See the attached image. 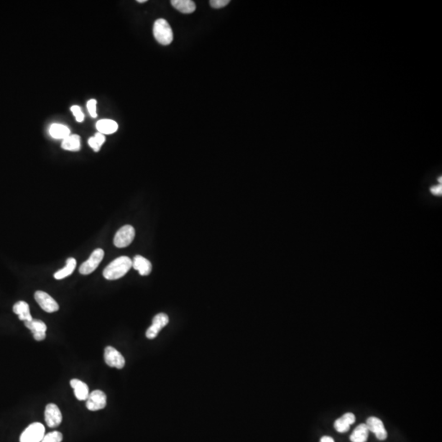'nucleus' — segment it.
Masks as SVG:
<instances>
[{"instance_id": "obj_26", "label": "nucleus", "mask_w": 442, "mask_h": 442, "mask_svg": "<svg viewBox=\"0 0 442 442\" xmlns=\"http://www.w3.org/2000/svg\"><path fill=\"white\" fill-rule=\"evenodd\" d=\"M96 105H97V101H96V100L95 99H91L90 100V101H88V111H89V113H90L91 116L94 118L97 117V113H96Z\"/></svg>"}, {"instance_id": "obj_23", "label": "nucleus", "mask_w": 442, "mask_h": 442, "mask_svg": "<svg viewBox=\"0 0 442 442\" xmlns=\"http://www.w3.org/2000/svg\"><path fill=\"white\" fill-rule=\"evenodd\" d=\"M63 439V436L61 432L58 431L49 432L48 434L44 435V438L41 442H61Z\"/></svg>"}, {"instance_id": "obj_27", "label": "nucleus", "mask_w": 442, "mask_h": 442, "mask_svg": "<svg viewBox=\"0 0 442 442\" xmlns=\"http://www.w3.org/2000/svg\"><path fill=\"white\" fill-rule=\"evenodd\" d=\"M88 143H89V144H90V147L92 148L94 151H99L100 148H101V147L98 145V143L96 142V140H95V138H94V137H91V138H90V139L88 140Z\"/></svg>"}, {"instance_id": "obj_3", "label": "nucleus", "mask_w": 442, "mask_h": 442, "mask_svg": "<svg viewBox=\"0 0 442 442\" xmlns=\"http://www.w3.org/2000/svg\"><path fill=\"white\" fill-rule=\"evenodd\" d=\"M45 435V427L40 423H33L26 427L20 437V442H41Z\"/></svg>"}, {"instance_id": "obj_21", "label": "nucleus", "mask_w": 442, "mask_h": 442, "mask_svg": "<svg viewBox=\"0 0 442 442\" xmlns=\"http://www.w3.org/2000/svg\"><path fill=\"white\" fill-rule=\"evenodd\" d=\"M76 267H77L76 259L72 258V257L68 258L67 260V264H66L64 268L61 269L60 270L57 271L56 273H54V278L58 279V280L65 279V278H67V277L70 276L71 274H72V273L76 269Z\"/></svg>"}, {"instance_id": "obj_6", "label": "nucleus", "mask_w": 442, "mask_h": 442, "mask_svg": "<svg viewBox=\"0 0 442 442\" xmlns=\"http://www.w3.org/2000/svg\"><path fill=\"white\" fill-rule=\"evenodd\" d=\"M107 405V396L100 390L90 392L86 400V407L90 411H97L104 409Z\"/></svg>"}, {"instance_id": "obj_29", "label": "nucleus", "mask_w": 442, "mask_h": 442, "mask_svg": "<svg viewBox=\"0 0 442 442\" xmlns=\"http://www.w3.org/2000/svg\"><path fill=\"white\" fill-rule=\"evenodd\" d=\"M431 192L435 195H442V185H437V186L432 187V189H431Z\"/></svg>"}, {"instance_id": "obj_13", "label": "nucleus", "mask_w": 442, "mask_h": 442, "mask_svg": "<svg viewBox=\"0 0 442 442\" xmlns=\"http://www.w3.org/2000/svg\"><path fill=\"white\" fill-rule=\"evenodd\" d=\"M132 267L136 270H138V273L142 276L149 275L153 269L151 262L148 259L139 256V255L135 256V258L132 261Z\"/></svg>"}, {"instance_id": "obj_2", "label": "nucleus", "mask_w": 442, "mask_h": 442, "mask_svg": "<svg viewBox=\"0 0 442 442\" xmlns=\"http://www.w3.org/2000/svg\"><path fill=\"white\" fill-rule=\"evenodd\" d=\"M154 35L156 41L162 45H168L173 41V31L167 20L160 18L155 21Z\"/></svg>"}, {"instance_id": "obj_24", "label": "nucleus", "mask_w": 442, "mask_h": 442, "mask_svg": "<svg viewBox=\"0 0 442 442\" xmlns=\"http://www.w3.org/2000/svg\"><path fill=\"white\" fill-rule=\"evenodd\" d=\"M71 111L78 122H82L84 120L85 115H84V113H82L81 109L79 106H72Z\"/></svg>"}, {"instance_id": "obj_9", "label": "nucleus", "mask_w": 442, "mask_h": 442, "mask_svg": "<svg viewBox=\"0 0 442 442\" xmlns=\"http://www.w3.org/2000/svg\"><path fill=\"white\" fill-rule=\"evenodd\" d=\"M169 323V317L167 314L160 313L156 314L153 320V324L146 332V337L149 339H154L157 337L159 332Z\"/></svg>"}, {"instance_id": "obj_28", "label": "nucleus", "mask_w": 442, "mask_h": 442, "mask_svg": "<svg viewBox=\"0 0 442 442\" xmlns=\"http://www.w3.org/2000/svg\"><path fill=\"white\" fill-rule=\"evenodd\" d=\"M94 138H95V140L98 143V145L100 147H102V144L104 143L105 140H106V138H105L104 135H102L101 133H97L94 136Z\"/></svg>"}, {"instance_id": "obj_25", "label": "nucleus", "mask_w": 442, "mask_h": 442, "mask_svg": "<svg viewBox=\"0 0 442 442\" xmlns=\"http://www.w3.org/2000/svg\"><path fill=\"white\" fill-rule=\"evenodd\" d=\"M230 3V0H211V1H210V4H211V6L213 8H216V9L224 8V7L227 6Z\"/></svg>"}, {"instance_id": "obj_14", "label": "nucleus", "mask_w": 442, "mask_h": 442, "mask_svg": "<svg viewBox=\"0 0 442 442\" xmlns=\"http://www.w3.org/2000/svg\"><path fill=\"white\" fill-rule=\"evenodd\" d=\"M71 386L74 389L75 396L79 401H86L90 395V389L87 384L79 379H72L70 382Z\"/></svg>"}, {"instance_id": "obj_32", "label": "nucleus", "mask_w": 442, "mask_h": 442, "mask_svg": "<svg viewBox=\"0 0 442 442\" xmlns=\"http://www.w3.org/2000/svg\"><path fill=\"white\" fill-rule=\"evenodd\" d=\"M438 180H439L440 183H442V178H440V179H438Z\"/></svg>"}, {"instance_id": "obj_19", "label": "nucleus", "mask_w": 442, "mask_h": 442, "mask_svg": "<svg viewBox=\"0 0 442 442\" xmlns=\"http://www.w3.org/2000/svg\"><path fill=\"white\" fill-rule=\"evenodd\" d=\"M49 135L56 139H65L71 135L70 129L61 124H53L49 128Z\"/></svg>"}, {"instance_id": "obj_12", "label": "nucleus", "mask_w": 442, "mask_h": 442, "mask_svg": "<svg viewBox=\"0 0 442 442\" xmlns=\"http://www.w3.org/2000/svg\"><path fill=\"white\" fill-rule=\"evenodd\" d=\"M25 326L31 330L33 334L35 340L43 341L46 338L47 326L43 321L38 320H32L31 321L24 322Z\"/></svg>"}, {"instance_id": "obj_30", "label": "nucleus", "mask_w": 442, "mask_h": 442, "mask_svg": "<svg viewBox=\"0 0 442 442\" xmlns=\"http://www.w3.org/2000/svg\"><path fill=\"white\" fill-rule=\"evenodd\" d=\"M320 442H335L334 440L332 439L331 437H327V436H325L323 437L321 439H320Z\"/></svg>"}, {"instance_id": "obj_1", "label": "nucleus", "mask_w": 442, "mask_h": 442, "mask_svg": "<svg viewBox=\"0 0 442 442\" xmlns=\"http://www.w3.org/2000/svg\"><path fill=\"white\" fill-rule=\"evenodd\" d=\"M131 268L132 260L128 256H120L104 269L103 277L108 280H116L125 276Z\"/></svg>"}, {"instance_id": "obj_15", "label": "nucleus", "mask_w": 442, "mask_h": 442, "mask_svg": "<svg viewBox=\"0 0 442 442\" xmlns=\"http://www.w3.org/2000/svg\"><path fill=\"white\" fill-rule=\"evenodd\" d=\"M355 422V414L352 413H346L335 421L334 428L337 430V432L344 433L350 430V425Z\"/></svg>"}, {"instance_id": "obj_22", "label": "nucleus", "mask_w": 442, "mask_h": 442, "mask_svg": "<svg viewBox=\"0 0 442 442\" xmlns=\"http://www.w3.org/2000/svg\"><path fill=\"white\" fill-rule=\"evenodd\" d=\"M61 148L67 151L77 152L80 150V137L72 135L65 138L61 143Z\"/></svg>"}, {"instance_id": "obj_20", "label": "nucleus", "mask_w": 442, "mask_h": 442, "mask_svg": "<svg viewBox=\"0 0 442 442\" xmlns=\"http://www.w3.org/2000/svg\"><path fill=\"white\" fill-rule=\"evenodd\" d=\"M368 433H369V431L365 423L358 425L350 435V442H366L368 440Z\"/></svg>"}, {"instance_id": "obj_4", "label": "nucleus", "mask_w": 442, "mask_h": 442, "mask_svg": "<svg viewBox=\"0 0 442 442\" xmlns=\"http://www.w3.org/2000/svg\"><path fill=\"white\" fill-rule=\"evenodd\" d=\"M135 237V230L131 225H125L118 230L114 237V245L118 248H126L131 245Z\"/></svg>"}, {"instance_id": "obj_31", "label": "nucleus", "mask_w": 442, "mask_h": 442, "mask_svg": "<svg viewBox=\"0 0 442 442\" xmlns=\"http://www.w3.org/2000/svg\"><path fill=\"white\" fill-rule=\"evenodd\" d=\"M137 2L140 3H146V2H147V0H138Z\"/></svg>"}, {"instance_id": "obj_5", "label": "nucleus", "mask_w": 442, "mask_h": 442, "mask_svg": "<svg viewBox=\"0 0 442 442\" xmlns=\"http://www.w3.org/2000/svg\"><path fill=\"white\" fill-rule=\"evenodd\" d=\"M104 257V250L101 248H97L96 250L93 251L90 258L87 261H85L79 266V273L83 275H88L93 273L94 271L99 266V264L102 262V259Z\"/></svg>"}, {"instance_id": "obj_11", "label": "nucleus", "mask_w": 442, "mask_h": 442, "mask_svg": "<svg viewBox=\"0 0 442 442\" xmlns=\"http://www.w3.org/2000/svg\"><path fill=\"white\" fill-rule=\"evenodd\" d=\"M366 425L368 427V431L375 434L376 437L380 441H384L387 437V432L384 427V423L381 419L376 417H369L367 419Z\"/></svg>"}, {"instance_id": "obj_18", "label": "nucleus", "mask_w": 442, "mask_h": 442, "mask_svg": "<svg viewBox=\"0 0 442 442\" xmlns=\"http://www.w3.org/2000/svg\"><path fill=\"white\" fill-rule=\"evenodd\" d=\"M172 6L184 14L192 13L196 10V4L192 0H172Z\"/></svg>"}, {"instance_id": "obj_7", "label": "nucleus", "mask_w": 442, "mask_h": 442, "mask_svg": "<svg viewBox=\"0 0 442 442\" xmlns=\"http://www.w3.org/2000/svg\"><path fill=\"white\" fill-rule=\"evenodd\" d=\"M104 361L105 363L112 368L120 369V368H124V366H125V358L113 346H107L105 348Z\"/></svg>"}, {"instance_id": "obj_8", "label": "nucleus", "mask_w": 442, "mask_h": 442, "mask_svg": "<svg viewBox=\"0 0 442 442\" xmlns=\"http://www.w3.org/2000/svg\"><path fill=\"white\" fill-rule=\"evenodd\" d=\"M35 299L39 307L48 313H54L59 309L58 302L53 297L43 291H37L35 293Z\"/></svg>"}, {"instance_id": "obj_17", "label": "nucleus", "mask_w": 442, "mask_h": 442, "mask_svg": "<svg viewBox=\"0 0 442 442\" xmlns=\"http://www.w3.org/2000/svg\"><path fill=\"white\" fill-rule=\"evenodd\" d=\"M96 127L98 131V133L102 135H112L115 133L118 130V124L115 122V120H100L96 124Z\"/></svg>"}, {"instance_id": "obj_10", "label": "nucleus", "mask_w": 442, "mask_h": 442, "mask_svg": "<svg viewBox=\"0 0 442 442\" xmlns=\"http://www.w3.org/2000/svg\"><path fill=\"white\" fill-rule=\"evenodd\" d=\"M44 419L49 427L54 428L58 427L62 421V415L58 405L55 404H47L44 411Z\"/></svg>"}, {"instance_id": "obj_16", "label": "nucleus", "mask_w": 442, "mask_h": 442, "mask_svg": "<svg viewBox=\"0 0 442 442\" xmlns=\"http://www.w3.org/2000/svg\"><path fill=\"white\" fill-rule=\"evenodd\" d=\"M13 312L16 314H18V317L21 321L26 322V321H31L33 318L31 316V311H30V307L28 303L24 301H20L17 302L13 306Z\"/></svg>"}]
</instances>
